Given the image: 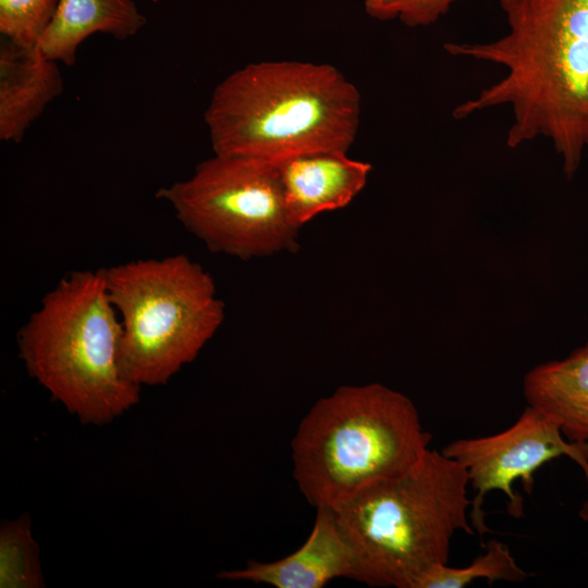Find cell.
Instances as JSON below:
<instances>
[{
	"label": "cell",
	"instance_id": "cell-12",
	"mask_svg": "<svg viewBox=\"0 0 588 588\" xmlns=\"http://www.w3.org/2000/svg\"><path fill=\"white\" fill-rule=\"evenodd\" d=\"M146 22L134 0H59L38 47L51 60L72 66L89 36L106 34L126 40Z\"/></svg>",
	"mask_w": 588,
	"mask_h": 588
},
{
	"label": "cell",
	"instance_id": "cell-15",
	"mask_svg": "<svg viewBox=\"0 0 588 588\" xmlns=\"http://www.w3.org/2000/svg\"><path fill=\"white\" fill-rule=\"evenodd\" d=\"M0 587H46L39 560V548L32 534L27 513L0 528Z\"/></svg>",
	"mask_w": 588,
	"mask_h": 588
},
{
	"label": "cell",
	"instance_id": "cell-10",
	"mask_svg": "<svg viewBox=\"0 0 588 588\" xmlns=\"http://www.w3.org/2000/svg\"><path fill=\"white\" fill-rule=\"evenodd\" d=\"M353 573L352 553L333 510L319 506L309 536L294 552L272 562L248 561L217 577L275 588H322L339 577L352 579Z\"/></svg>",
	"mask_w": 588,
	"mask_h": 588
},
{
	"label": "cell",
	"instance_id": "cell-14",
	"mask_svg": "<svg viewBox=\"0 0 588 588\" xmlns=\"http://www.w3.org/2000/svg\"><path fill=\"white\" fill-rule=\"evenodd\" d=\"M528 577L529 573L518 565L510 548L490 539L485 552L471 563L462 567L439 565L422 577L417 588H464L477 579H486L489 585L494 581L523 583Z\"/></svg>",
	"mask_w": 588,
	"mask_h": 588
},
{
	"label": "cell",
	"instance_id": "cell-4",
	"mask_svg": "<svg viewBox=\"0 0 588 588\" xmlns=\"http://www.w3.org/2000/svg\"><path fill=\"white\" fill-rule=\"evenodd\" d=\"M431 439L402 392L378 382L342 385L302 418L291 442L293 477L315 509H335L416 467Z\"/></svg>",
	"mask_w": 588,
	"mask_h": 588
},
{
	"label": "cell",
	"instance_id": "cell-5",
	"mask_svg": "<svg viewBox=\"0 0 588 588\" xmlns=\"http://www.w3.org/2000/svg\"><path fill=\"white\" fill-rule=\"evenodd\" d=\"M120 317L103 270L72 271L51 289L16 336L29 376L83 424L101 426L139 401L119 366Z\"/></svg>",
	"mask_w": 588,
	"mask_h": 588
},
{
	"label": "cell",
	"instance_id": "cell-13",
	"mask_svg": "<svg viewBox=\"0 0 588 588\" xmlns=\"http://www.w3.org/2000/svg\"><path fill=\"white\" fill-rule=\"evenodd\" d=\"M523 393L527 404L553 419L568 440L588 443V342L562 359L531 368Z\"/></svg>",
	"mask_w": 588,
	"mask_h": 588
},
{
	"label": "cell",
	"instance_id": "cell-17",
	"mask_svg": "<svg viewBox=\"0 0 588 588\" xmlns=\"http://www.w3.org/2000/svg\"><path fill=\"white\" fill-rule=\"evenodd\" d=\"M458 0H365L366 13L379 21L399 19L409 27L428 26Z\"/></svg>",
	"mask_w": 588,
	"mask_h": 588
},
{
	"label": "cell",
	"instance_id": "cell-3",
	"mask_svg": "<svg viewBox=\"0 0 588 588\" xmlns=\"http://www.w3.org/2000/svg\"><path fill=\"white\" fill-rule=\"evenodd\" d=\"M468 488L465 468L429 449L409 471L332 509L352 553V579L370 587L417 588L428 572L448 564L455 534L475 535Z\"/></svg>",
	"mask_w": 588,
	"mask_h": 588
},
{
	"label": "cell",
	"instance_id": "cell-7",
	"mask_svg": "<svg viewBox=\"0 0 588 588\" xmlns=\"http://www.w3.org/2000/svg\"><path fill=\"white\" fill-rule=\"evenodd\" d=\"M156 198L213 253L248 260L298 248L301 228L287 212L272 162L213 152Z\"/></svg>",
	"mask_w": 588,
	"mask_h": 588
},
{
	"label": "cell",
	"instance_id": "cell-16",
	"mask_svg": "<svg viewBox=\"0 0 588 588\" xmlns=\"http://www.w3.org/2000/svg\"><path fill=\"white\" fill-rule=\"evenodd\" d=\"M59 0H0V33L14 44L38 46Z\"/></svg>",
	"mask_w": 588,
	"mask_h": 588
},
{
	"label": "cell",
	"instance_id": "cell-6",
	"mask_svg": "<svg viewBox=\"0 0 588 588\" xmlns=\"http://www.w3.org/2000/svg\"><path fill=\"white\" fill-rule=\"evenodd\" d=\"M102 270L122 324L120 370L139 387L166 384L198 356L224 320L213 278L186 255Z\"/></svg>",
	"mask_w": 588,
	"mask_h": 588
},
{
	"label": "cell",
	"instance_id": "cell-1",
	"mask_svg": "<svg viewBox=\"0 0 588 588\" xmlns=\"http://www.w3.org/2000/svg\"><path fill=\"white\" fill-rule=\"evenodd\" d=\"M509 30L487 42H446L453 57L503 66L505 74L458 103L455 120L506 106L514 149L549 139L572 179L588 150V0H498Z\"/></svg>",
	"mask_w": 588,
	"mask_h": 588
},
{
	"label": "cell",
	"instance_id": "cell-2",
	"mask_svg": "<svg viewBox=\"0 0 588 588\" xmlns=\"http://www.w3.org/2000/svg\"><path fill=\"white\" fill-rule=\"evenodd\" d=\"M359 117L356 86L333 65L261 61L221 81L204 118L215 154L277 163L318 150L347 151Z\"/></svg>",
	"mask_w": 588,
	"mask_h": 588
},
{
	"label": "cell",
	"instance_id": "cell-9",
	"mask_svg": "<svg viewBox=\"0 0 588 588\" xmlns=\"http://www.w3.org/2000/svg\"><path fill=\"white\" fill-rule=\"evenodd\" d=\"M292 221L302 228L316 216L346 207L366 186L369 162L347 151L318 150L274 163Z\"/></svg>",
	"mask_w": 588,
	"mask_h": 588
},
{
	"label": "cell",
	"instance_id": "cell-11",
	"mask_svg": "<svg viewBox=\"0 0 588 588\" xmlns=\"http://www.w3.org/2000/svg\"><path fill=\"white\" fill-rule=\"evenodd\" d=\"M63 91L59 63L38 46L0 42V139L19 143Z\"/></svg>",
	"mask_w": 588,
	"mask_h": 588
},
{
	"label": "cell",
	"instance_id": "cell-8",
	"mask_svg": "<svg viewBox=\"0 0 588 588\" xmlns=\"http://www.w3.org/2000/svg\"><path fill=\"white\" fill-rule=\"evenodd\" d=\"M441 452L466 470L474 490L469 512L471 526L480 537L489 532L483 503L491 491L507 499V512L524 516V499L515 491V481L531 494L535 474L554 458L566 456L588 481V443L568 440L559 425L540 409L527 405L509 428L489 436L463 438L450 442Z\"/></svg>",
	"mask_w": 588,
	"mask_h": 588
},
{
	"label": "cell",
	"instance_id": "cell-18",
	"mask_svg": "<svg viewBox=\"0 0 588 588\" xmlns=\"http://www.w3.org/2000/svg\"><path fill=\"white\" fill-rule=\"evenodd\" d=\"M578 516L586 523H588V497L587 499L583 502L579 511H578Z\"/></svg>",
	"mask_w": 588,
	"mask_h": 588
}]
</instances>
